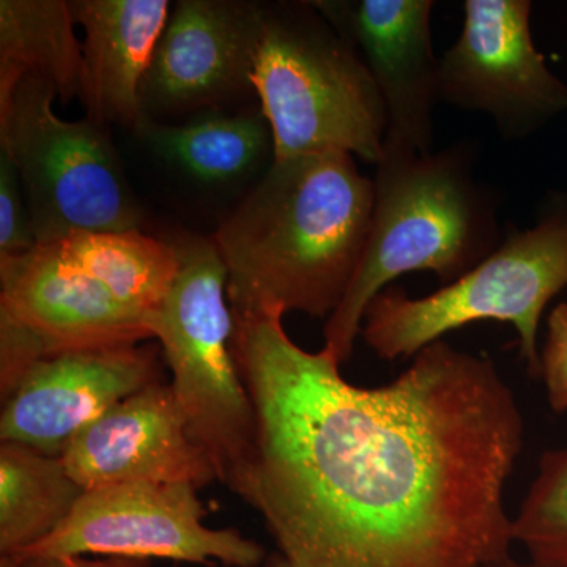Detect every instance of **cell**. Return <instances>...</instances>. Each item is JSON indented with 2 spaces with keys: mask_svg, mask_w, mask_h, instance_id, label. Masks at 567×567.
<instances>
[{
  "mask_svg": "<svg viewBox=\"0 0 567 567\" xmlns=\"http://www.w3.org/2000/svg\"><path fill=\"white\" fill-rule=\"evenodd\" d=\"M234 315V312H233ZM279 312L234 315L256 412L240 498L290 567H486L507 557V480L524 447L513 390L445 341L386 385L347 382L295 344Z\"/></svg>",
  "mask_w": 567,
  "mask_h": 567,
  "instance_id": "1",
  "label": "cell"
},
{
  "mask_svg": "<svg viewBox=\"0 0 567 567\" xmlns=\"http://www.w3.org/2000/svg\"><path fill=\"white\" fill-rule=\"evenodd\" d=\"M374 210V182L350 153L271 159L213 241L234 315L330 317L352 282Z\"/></svg>",
  "mask_w": 567,
  "mask_h": 567,
  "instance_id": "2",
  "label": "cell"
},
{
  "mask_svg": "<svg viewBox=\"0 0 567 567\" xmlns=\"http://www.w3.org/2000/svg\"><path fill=\"white\" fill-rule=\"evenodd\" d=\"M177 270L173 244L142 230L70 235L0 259L2 399L41 358L152 338Z\"/></svg>",
  "mask_w": 567,
  "mask_h": 567,
  "instance_id": "3",
  "label": "cell"
},
{
  "mask_svg": "<svg viewBox=\"0 0 567 567\" xmlns=\"http://www.w3.org/2000/svg\"><path fill=\"white\" fill-rule=\"evenodd\" d=\"M375 166L374 210L363 254L323 328V350L339 364L352 357L369 305L394 279L432 271L446 286L499 246L494 205L462 155H421L385 140Z\"/></svg>",
  "mask_w": 567,
  "mask_h": 567,
  "instance_id": "4",
  "label": "cell"
},
{
  "mask_svg": "<svg viewBox=\"0 0 567 567\" xmlns=\"http://www.w3.org/2000/svg\"><path fill=\"white\" fill-rule=\"evenodd\" d=\"M251 84L274 159L342 152L379 163L385 104L360 55L311 2L265 6Z\"/></svg>",
  "mask_w": 567,
  "mask_h": 567,
  "instance_id": "5",
  "label": "cell"
},
{
  "mask_svg": "<svg viewBox=\"0 0 567 567\" xmlns=\"http://www.w3.org/2000/svg\"><path fill=\"white\" fill-rule=\"evenodd\" d=\"M178 256L173 287L151 317L173 371L175 398L216 476L244 494L256 454V412L234 354L227 270L212 237L167 238Z\"/></svg>",
  "mask_w": 567,
  "mask_h": 567,
  "instance_id": "6",
  "label": "cell"
},
{
  "mask_svg": "<svg viewBox=\"0 0 567 567\" xmlns=\"http://www.w3.org/2000/svg\"><path fill=\"white\" fill-rule=\"evenodd\" d=\"M567 287V203L533 229L514 230L483 262L421 298L390 286L369 305L361 327L365 344L393 361L417 354L470 323L513 324L528 371L539 375L537 347L547 305Z\"/></svg>",
  "mask_w": 567,
  "mask_h": 567,
  "instance_id": "7",
  "label": "cell"
},
{
  "mask_svg": "<svg viewBox=\"0 0 567 567\" xmlns=\"http://www.w3.org/2000/svg\"><path fill=\"white\" fill-rule=\"evenodd\" d=\"M55 99L50 81L29 74L0 104V148L20 174L37 245L142 230L144 213L104 125L63 121Z\"/></svg>",
  "mask_w": 567,
  "mask_h": 567,
  "instance_id": "8",
  "label": "cell"
},
{
  "mask_svg": "<svg viewBox=\"0 0 567 567\" xmlns=\"http://www.w3.org/2000/svg\"><path fill=\"white\" fill-rule=\"evenodd\" d=\"M197 487L185 483H128L85 491L51 536L17 558L173 559L193 565L259 567L260 544L237 529H213ZM11 557V555H10Z\"/></svg>",
  "mask_w": 567,
  "mask_h": 567,
  "instance_id": "9",
  "label": "cell"
},
{
  "mask_svg": "<svg viewBox=\"0 0 567 567\" xmlns=\"http://www.w3.org/2000/svg\"><path fill=\"white\" fill-rule=\"evenodd\" d=\"M456 43L440 58L439 100L491 115L509 140L567 111V85L533 43L528 0H466Z\"/></svg>",
  "mask_w": 567,
  "mask_h": 567,
  "instance_id": "10",
  "label": "cell"
},
{
  "mask_svg": "<svg viewBox=\"0 0 567 567\" xmlns=\"http://www.w3.org/2000/svg\"><path fill=\"white\" fill-rule=\"evenodd\" d=\"M265 3L178 0L141 85L142 118L216 106L252 89Z\"/></svg>",
  "mask_w": 567,
  "mask_h": 567,
  "instance_id": "11",
  "label": "cell"
},
{
  "mask_svg": "<svg viewBox=\"0 0 567 567\" xmlns=\"http://www.w3.org/2000/svg\"><path fill=\"white\" fill-rule=\"evenodd\" d=\"M153 382L155 354L137 344L41 358L3 399L0 440L61 457L87 425Z\"/></svg>",
  "mask_w": 567,
  "mask_h": 567,
  "instance_id": "12",
  "label": "cell"
},
{
  "mask_svg": "<svg viewBox=\"0 0 567 567\" xmlns=\"http://www.w3.org/2000/svg\"><path fill=\"white\" fill-rule=\"evenodd\" d=\"M357 51L385 104V140L431 153L439 62L432 50V0H312Z\"/></svg>",
  "mask_w": 567,
  "mask_h": 567,
  "instance_id": "13",
  "label": "cell"
},
{
  "mask_svg": "<svg viewBox=\"0 0 567 567\" xmlns=\"http://www.w3.org/2000/svg\"><path fill=\"white\" fill-rule=\"evenodd\" d=\"M61 458L84 491L128 483H185L199 488L218 480L173 386L162 382L107 410L74 436Z\"/></svg>",
  "mask_w": 567,
  "mask_h": 567,
  "instance_id": "14",
  "label": "cell"
},
{
  "mask_svg": "<svg viewBox=\"0 0 567 567\" xmlns=\"http://www.w3.org/2000/svg\"><path fill=\"white\" fill-rule=\"evenodd\" d=\"M84 31V93L87 117L136 128L142 121L141 85L169 20L167 0H74Z\"/></svg>",
  "mask_w": 567,
  "mask_h": 567,
  "instance_id": "15",
  "label": "cell"
},
{
  "mask_svg": "<svg viewBox=\"0 0 567 567\" xmlns=\"http://www.w3.org/2000/svg\"><path fill=\"white\" fill-rule=\"evenodd\" d=\"M65 0H0V104L29 74L54 85L62 103L82 100L84 54Z\"/></svg>",
  "mask_w": 567,
  "mask_h": 567,
  "instance_id": "16",
  "label": "cell"
},
{
  "mask_svg": "<svg viewBox=\"0 0 567 567\" xmlns=\"http://www.w3.org/2000/svg\"><path fill=\"white\" fill-rule=\"evenodd\" d=\"M134 132L164 162L205 183L237 181L268 152L274 155V140L262 111L205 114L183 125L142 118Z\"/></svg>",
  "mask_w": 567,
  "mask_h": 567,
  "instance_id": "17",
  "label": "cell"
},
{
  "mask_svg": "<svg viewBox=\"0 0 567 567\" xmlns=\"http://www.w3.org/2000/svg\"><path fill=\"white\" fill-rule=\"evenodd\" d=\"M61 457L0 445V554L17 555L51 536L84 495Z\"/></svg>",
  "mask_w": 567,
  "mask_h": 567,
  "instance_id": "18",
  "label": "cell"
},
{
  "mask_svg": "<svg viewBox=\"0 0 567 567\" xmlns=\"http://www.w3.org/2000/svg\"><path fill=\"white\" fill-rule=\"evenodd\" d=\"M514 543L527 548L532 559L567 563V446L540 457L514 517Z\"/></svg>",
  "mask_w": 567,
  "mask_h": 567,
  "instance_id": "19",
  "label": "cell"
},
{
  "mask_svg": "<svg viewBox=\"0 0 567 567\" xmlns=\"http://www.w3.org/2000/svg\"><path fill=\"white\" fill-rule=\"evenodd\" d=\"M35 245L20 174L9 153L0 148V259L21 256Z\"/></svg>",
  "mask_w": 567,
  "mask_h": 567,
  "instance_id": "20",
  "label": "cell"
},
{
  "mask_svg": "<svg viewBox=\"0 0 567 567\" xmlns=\"http://www.w3.org/2000/svg\"><path fill=\"white\" fill-rule=\"evenodd\" d=\"M539 375L546 385L551 410L557 413L567 412V303L555 306L548 316Z\"/></svg>",
  "mask_w": 567,
  "mask_h": 567,
  "instance_id": "21",
  "label": "cell"
},
{
  "mask_svg": "<svg viewBox=\"0 0 567 567\" xmlns=\"http://www.w3.org/2000/svg\"><path fill=\"white\" fill-rule=\"evenodd\" d=\"M22 567H148L145 559L132 558H18Z\"/></svg>",
  "mask_w": 567,
  "mask_h": 567,
  "instance_id": "22",
  "label": "cell"
},
{
  "mask_svg": "<svg viewBox=\"0 0 567 567\" xmlns=\"http://www.w3.org/2000/svg\"><path fill=\"white\" fill-rule=\"evenodd\" d=\"M486 567H567V563L557 561H539V559H532L529 561H518L513 555L498 559Z\"/></svg>",
  "mask_w": 567,
  "mask_h": 567,
  "instance_id": "23",
  "label": "cell"
},
{
  "mask_svg": "<svg viewBox=\"0 0 567 567\" xmlns=\"http://www.w3.org/2000/svg\"><path fill=\"white\" fill-rule=\"evenodd\" d=\"M265 567H290L289 563L286 561L281 557V555L278 554V551H275V554H271L270 557L267 558V561H265Z\"/></svg>",
  "mask_w": 567,
  "mask_h": 567,
  "instance_id": "24",
  "label": "cell"
},
{
  "mask_svg": "<svg viewBox=\"0 0 567 567\" xmlns=\"http://www.w3.org/2000/svg\"><path fill=\"white\" fill-rule=\"evenodd\" d=\"M0 567H22L20 559L10 557V555H2L0 558Z\"/></svg>",
  "mask_w": 567,
  "mask_h": 567,
  "instance_id": "25",
  "label": "cell"
}]
</instances>
